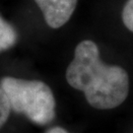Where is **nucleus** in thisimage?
Masks as SVG:
<instances>
[{
    "mask_svg": "<svg viewBox=\"0 0 133 133\" xmlns=\"http://www.w3.org/2000/svg\"><path fill=\"white\" fill-rule=\"evenodd\" d=\"M66 80L82 91L89 105L98 109H111L126 100L129 92L127 72L101 60L99 48L86 39L75 48L74 58L66 70Z\"/></svg>",
    "mask_w": 133,
    "mask_h": 133,
    "instance_id": "nucleus-1",
    "label": "nucleus"
},
{
    "mask_svg": "<svg viewBox=\"0 0 133 133\" xmlns=\"http://www.w3.org/2000/svg\"><path fill=\"white\" fill-rule=\"evenodd\" d=\"M11 105L4 90L0 87V128L6 123L11 112Z\"/></svg>",
    "mask_w": 133,
    "mask_h": 133,
    "instance_id": "nucleus-5",
    "label": "nucleus"
},
{
    "mask_svg": "<svg viewBox=\"0 0 133 133\" xmlns=\"http://www.w3.org/2000/svg\"><path fill=\"white\" fill-rule=\"evenodd\" d=\"M15 112L26 115L38 125L48 124L55 116V100L50 88L38 80L5 77L0 82Z\"/></svg>",
    "mask_w": 133,
    "mask_h": 133,
    "instance_id": "nucleus-2",
    "label": "nucleus"
},
{
    "mask_svg": "<svg viewBox=\"0 0 133 133\" xmlns=\"http://www.w3.org/2000/svg\"><path fill=\"white\" fill-rule=\"evenodd\" d=\"M122 22L130 32H133V0H128L122 10Z\"/></svg>",
    "mask_w": 133,
    "mask_h": 133,
    "instance_id": "nucleus-6",
    "label": "nucleus"
},
{
    "mask_svg": "<svg viewBox=\"0 0 133 133\" xmlns=\"http://www.w3.org/2000/svg\"><path fill=\"white\" fill-rule=\"evenodd\" d=\"M46 133H69L68 131H66L64 128H62V127H52V128H50L48 130Z\"/></svg>",
    "mask_w": 133,
    "mask_h": 133,
    "instance_id": "nucleus-7",
    "label": "nucleus"
},
{
    "mask_svg": "<svg viewBox=\"0 0 133 133\" xmlns=\"http://www.w3.org/2000/svg\"><path fill=\"white\" fill-rule=\"evenodd\" d=\"M17 34L14 28L0 16V52L14 45Z\"/></svg>",
    "mask_w": 133,
    "mask_h": 133,
    "instance_id": "nucleus-4",
    "label": "nucleus"
},
{
    "mask_svg": "<svg viewBox=\"0 0 133 133\" xmlns=\"http://www.w3.org/2000/svg\"><path fill=\"white\" fill-rule=\"evenodd\" d=\"M78 0H35L46 24L52 29H58L66 24L76 8Z\"/></svg>",
    "mask_w": 133,
    "mask_h": 133,
    "instance_id": "nucleus-3",
    "label": "nucleus"
}]
</instances>
